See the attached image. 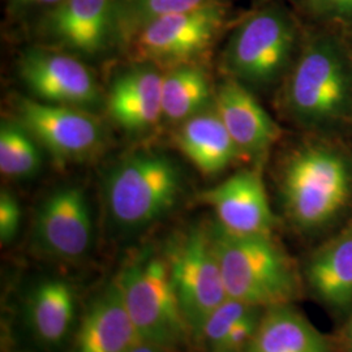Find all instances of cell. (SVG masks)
I'll return each instance as SVG.
<instances>
[{
    "mask_svg": "<svg viewBox=\"0 0 352 352\" xmlns=\"http://www.w3.org/2000/svg\"><path fill=\"white\" fill-rule=\"evenodd\" d=\"M209 235L228 298L263 309L296 298V274L272 236H238L218 223Z\"/></svg>",
    "mask_w": 352,
    "mask_h": 352,
    "instance_id": "cell-1",
    "label": "cell"
},
{
    "mask_svg": "<svg viewBox=\"0 0 352 352\" xmlns=\"http://www.w3.org/2000/svg\"><path fill=\"white\" fill-rule=\"evenodd\" d=\"M352 162L343 151L312 144L289 155L282 171V195L289 218L302 230L330 223L351 197Z\"/></svg>",
    "mask_w": 352,
    "mask_h": 352,
    "instance_id": "cell-2",
    "label": "cell"
},
{
    "mask_svg": "<svg viewBox=\"0 0 352 352\" xmlns=\"http://www.w3.org/2000/svg\"><path fill=\"white\" fill-rule=\"evenodd\" d=\"M285 103L302 126L338 124L352 113V65L340 43L317 38L300 55L289 77Z\"/></svg>",
    "mask_w": 352,
    "mask_h": 352,
    "instance_id": "cell-3",
    "label": "cell"
},
{
    "mask_svg": "<svg viewBox=\"0 0 352 352\" xmlns=\"http://www.w3.org/2000/svg\"><path fill=\"white\" fill-rule=\"evenodd\" d=\"M116 280L140 340L166 352L177 351L192 340L166 257L144 253L126 265Z\"/></svg>",
    "mask_w": 352,
    "mask_h": 352,
    "instance_id": "cell-4",
    "label": "cell"
},
{
    "mask_svg": "<svg viewBox=\"0 0 352 352\" xmlns=\"http://www.w3.org/2000/svg\"><path fill=\"white\" fill-rule=\"evenodd\" d=\"M180 171L168 157L142 153L116 166L104 197L113 222L128 231L149 226L173 210L182 193Z\"/></svg>",
    "mask_w": 352,
    "mask_h": 352,
    "instance_id": "cell-5",
    "label": "cell"
},
{
    "mask_svg": "<svg viewBox=\"0 0 352 352\" xmlns=\"http://www.w3.org/2000/svg\"><path fill=\"white\" fill-rule=\"evenodd\" d=\"M295 49V28L289 16L267 8L248 17L227 45V68L236 81L254 88L274 84L289 67Z\"/></svg>",
    "mask_w": 352,
    "mask_h": 352,
    "instance_id": "cell-6",
    "label": "cell"
},
{
    "mask_svg": "<svg viewBox=\"0 0 352 352\" xmlns=\"http://www.w3.org/2000/svg\"><path fill=\"white\" fill-rule=\"evenodd\" d=\"M166 260L192 340H196L206 318L228 298L209 230L192 227L168 250Z\"/></svg>",
    "mask_w": 352,
    "mask_h": 352,
    "instance_id": "cell-7",
    "label": "cell"
},
{
    "mask_svg": "<svg viewBox=\"0 0 352 352\" xmlns=\"http://www.w3.org/2000/svg\"><path fill=\"white\" fill-rule=\"evenodd\" d=\"M223 24V11L210 3L157 17L140 26L135 52L142 60L184 65L208 50Z\"/></svg>",
    "mask_w": 352,
    "mask_h": 352,
    "instance_id": "cell-8",
    "label": "cell"
},
{
    "mask_svg": "<svg viewBox=\"0 0 352 352\" xmlns=\"http://www.w3.org/2000/svg\"><path fill=\"white\" fill-rule=\"evenodd\" d=\"M19 115L21 124L58 160H81L101 145L97 119L75 107L21 100Z\"/></svg>",
    "mask_w": 352,
    "mask_h": 352,
    "instance_id": "cell-9",
    "label": "cell"
},
{
    "mask_svg": "<svg viewBox=\"0 0 352 352\" xmlns=\"http://www.w3.org/2000/svg\"><path fill=\"white\" fill-rule=\"evenodd\" d=\"M34 235L38 245L55 258L76 261L88 253L93 222L85 192L63 187L52 192L36 214Z\"/></svg>",
    "mask_w": 352,
    "mask_h": 352,
    "instance_id": "cell-10",
    "label": "cell"
},
{
    "mask_svg": "<svg viewBox=\"0 0 352 352\" xmlns=\"http://www.w3.org/2000/svg\"><path fill=\"white\" fill-rule=\"evenodd\" d=\"M200 201L214 210L218 225L238 236H272L276 225L263 177L257 170H241L206 189Z\"/></svg>",
    "mask_w": 352,
    "mask_h": 352,
    "instance_id": "cell-11",
    "label": "cell"
},
{
    "mask_svg": "<svg viewBox=\"0 0 352 352\" xmlns=\"http://www.w3.org/2000/svg\"><path fill=\"white\" fill-rule=\"evenodd\" d=\"M20 75L39 101L75 109L100 101L97 82L88 68L64 54L29 52L20 63Z\"/></svg>",
    "mask_w": 352,
    "mask_h": 352,
    "instance_id": "cell-12",
    "label": "cell"
},
{
    "mask_svg": "<svg viewBox=\"0 0 352 352\" xmlns=\"http://www.w3.org/2000/svg\"><path fill=\"white\" fill-rule=\"evenodd\" d=\"M140 340L115 278L89 304L69 352H129Z\"/></svg>",
    "mask_w": 352,
    "mask_h": 352,
    "instance_id": "cell-13",
    "label": "cell"
},
{
    "mask_svg": "<svg viewBox=\"0 0 352 352\" xmlns=\"http://www.w3.org/2000/svg\"><path fill=\"white\" fill-rule=\"evenodd\" d=\"M215 113L243 154L260 155L279 138V128L245 85L223 82L215 93Z\"/></svg>",
    "mask_w": 352,
    "mask_h": 352,
    "instance_id": "cell-14",
    "label": "cell"
},
{
    "mask_svg": "<svg viewBox=\"0 0 352 352\" xmlns=\"http://www.w3.org/2000/svg\"><path fill=\"white\" fill-rule=\"evenodd\" d=\"M113 0H62L50 16L52 36L71 50H103L113 25Z\"/></svg>",
    "mask_w": 352,
    "mask_h": 352,
    "instance_id": "cell-15",
    "label": "cell"
},
{
    "mask_svg": "<svg viewBox=\"0 0 352 352\" xmlns=\"http://www.w3.org/2000/svg\"><path fill=\"white\" fill-rule=\"evenodd\" d=\"M28 325L46 349L62 346L75 327L76 296L62 278H45L32 289L26 304Z\"/></svg>",
    "mask_w": 352,
    "mask_h": 352,
    "instance_id": "cell-16",
    "label": "cell"
},
{
    "mask_svg": "<svg viewBox=\"0 0 352 352\" xmlns=\"http://www.w3.org/2000/svg\"><path fill=\"white\" fill-rule=\"evenodd\" d=\"M164 76L151 68H138L116 78L109 96V110L128 131L154 126L162 116Z\"/></svg>",
    "mask_w": 352,
    "mask_h": 352,
    "instance_id": "cell-17",
    "label": "cell"
},
{
    "mask_svg": "<svg viewBox=\"0 0 352 352\" xmlns=\"http://www.w3.org/2000/svg\"><path fill=\"white\" fill-rule=\"evenodd\" d=\"M176 144L204 175L219 174L243 155L217 113L187 119L176 133Z\"/></svg>",
    "mask_w": 352,
    "mask_h": 352,
    "instance_id": "cell-18",
    "label": "cell"
},
{
    "mask_svg": "<svg viewBox=\"0 0 352 352\" xmlns=\"http://www.w3.org/2000/svg\"><path fill=\"white\" fill-rule=\"evenodd\" d=\"M307 280L316 296L329 307L352 304V228L329 241L311 257Z\"/></svg>",
    "mask_w": 352,
    "mask_h": 352,
    "instance_id": "cell-19",
    "label": "cell"
},
{
    "mask_svg": "<svg viewBox=\"0 0 352 352\" xmlns=\"http://www.w3.org/2000/svg\"><path fill=\"white\" fill-rule=\"evenodd\" d=\"M247 352H329V349L320 331L286 304L264 309Z\"/></svg>",
    "mask_w": 352,
    "mask_h": 352,
    "instance_id": "cell-20",
    "label": "cell"
},
{
    "mask_svg": "<svg viewBox=\"0 0 352 352\" xmlns=\"http://www.w3.org/2000/svg\"><path fill=\"white\" fill-rule=\"evenodd\" d=\"M212 100V88L205 72L192 64L177 65L162 80V116L186 122L200 113Z\"/></svg>",
    "mask_w": 352,
    "mask_h": 352,
    "instance_id": "cell-21",
    "label": "cell"
},
{
    "mask_svg": "<svg viewBox=\"0 0 352 352\" xmlns=\"http://www.w3.org/2000/svg\"><path fill=\"white\" fill-rule=\"evenodd\" d=\"M34 136L21 123L3 122L0 126V171L8 177H29L41 166Z\"/></svg>",
    "mask_w": 352,
    "mask_h": 352,
    "instance_id": "cell-22",
    "label": "cell"
},
{
    "mask_svg": "<svg viewBox=\"0 0 352 352\" xmlns=\"http://www.w3.org/2000/svg\"><path fill=\"white\" fill-rule=\"evenodd\" d=\"M253 308L245 302L227 298L206 318L196 340L200 342L206 352H217L231 329Z\"/></svg>",
    "mask_w": 352,
    "mask_h": 352,
    "instance_id": "cell-23",
    "label": "cell"
},
{
    "mask_svg": "<svg viewBox=\"0 0 352 352\" xmlns=\"http://www.w3.org/2000/svg\"><path fill=\"white\" fill-rule=\"evenodd\" d=\"M215 3L214 0H123L126 23L140 26L151 20L171 13L186 12L202 6Z\"/></svg>",
    "mask_w": 352,
    "mask_h": 352,
    "instance_id": "cell-24",
    "label": "cell"
},
{
    "mask_svg": "<svg viewBox=\"0 0 352 352\" xmlns=\"http://www.w3.org/2000/svg\"><path fill=\"white\" fill-rule=\"evenodd\" d=\"M264 309L253 307L251 311L244 316L219 346L217 352H247L252 340L256 334L260 318Z\"/></svg>",
    "mask_w": 352,
    "mask_h": 352,
    "instance_id": "cell-25",
    "label": "cell"
},
{
    "mask_svg": "<svg viewBox=\"0 0 352 352\" xmlns=\"http://www.w3.org/2000/svg\"><path fill=\"white\" fill-rule=\"evenodd\" d=\"M21 222V208L17 199L7 189L0 192V241L6 245L16 236Z\"/></svg>",
    "mask_w": 352,
    "mask_h": 352,
    "instance_id": "cell-26",
    "label": "cell"
},
{
    "mask_svg": "<svg viewBox=\"0 0 352 352\" xmlns=\"http://www.w3.org/2000/svg\"><path fill=\"white\" fill-rule=\"evenodd\" d=\"M316 12L331 16H351L352 0H311Z\"/></svg>",
    "mask_w": 352,
    "mask_h": 352,
    "instance_id": "cell-27",
    "label": "cell"
},
{
    "mask_svg": "<svg viewBox=\"0 0 352 352\" xmlns=\"http://www.w3.org/2000/svg\"><path fill=\"white\" fill-rule=\"evenodd\" d=\"M129 352H166L162 350V349H160V347H157V346H154V344H151V343H148V342H144V340H140L139 343H136L133 347H132V350Z\"/></svg>",
    "mask_w": 352,
    "mask_h": 352,
    "instance_id": "cell-28",
    "label": "cell"
},
{
    "mask_svg": "<svg viewBox=\"0 0 352 352\" xmlns=\"http://www.w3.org/2000/svg\"><path fill=\"white\" fill-rule=\"evenodd\" d=\"M344 336H346L347 349H349V351L352 352V316L351 318H350V321H349V324H347V327H346Z\"/></svg>",
    "mask_w": 352,
    "mask_h": 352,
    "instance_id": "cell-29",
    "label": "cell"
},
{
    "mask_svg": "<svg viewBox=\"0 0 352 352\" xmlns=\"http://www.w3.org/2000/svg\"><path fill=\"white\" fill-rule=\"evenodd\" d=\"M24 1H30V3H42V4H54V3H60L62 0H24Z\"/></svg>",
    "mask_w": 352,
    "mask_h": 352,
    "instance_id": "cell-30",
    "label": "cell"
}]
</instances>
